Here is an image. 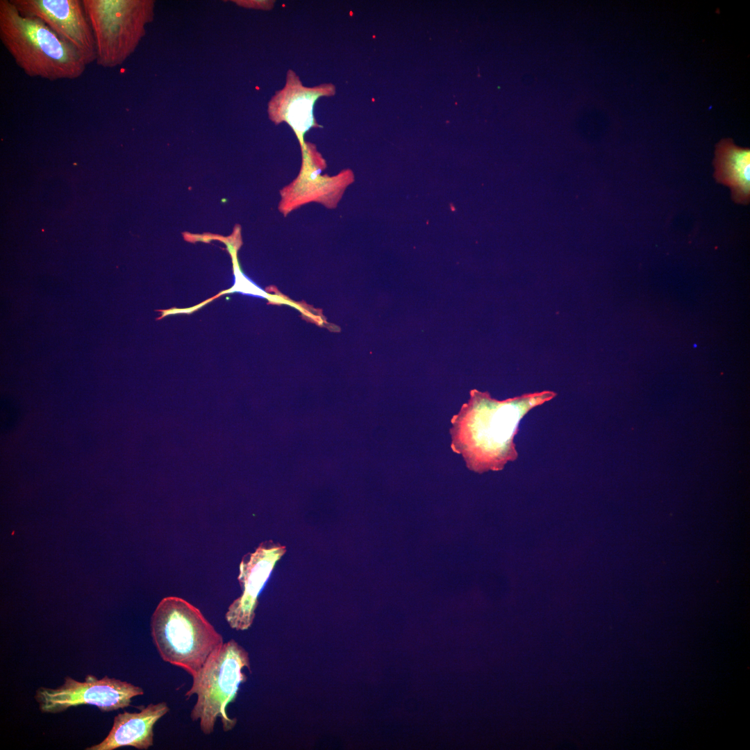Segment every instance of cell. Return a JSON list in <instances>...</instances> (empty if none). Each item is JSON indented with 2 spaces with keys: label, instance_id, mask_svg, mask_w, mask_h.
I'll return each instance as SVG.
<instances>
[{
  "label": "cell",
  "instance_id": "cell-1",
  "mask_svg": "<svg viewBox=\"0 0 750 750\" xmlns=\"http://www.w3.org/2000/svg\"><path fill=\"white\" fill-rule=\"evenodd\" d=\"M552 391L499 401L474 390L469 401L451 419V448L476 472L497 471L517 459L514 443L520 420L531 409L555 397Z\"/></svg>",
  "mask_w": 750,
  "mask_h": 750
},
{
  "label": "cell",
  "instance_id": "cell-2",
  "mask_svg": "<svg viewBox=\"0 0 750 750\" xmlns=\"http://www.w3.org/2000/svg\"><path fill=\"white\" fill-rule=\"evenodd\" d=\"M0 40L28 76L51 81L81 77L88 64L43 21L22 15L10 0H0Z\"/></svg>",
  "mask_w": 750,
  "mask_h": 750
},
{
  "label": "cell",
  "instance_id": "cell-3",
  "mask_svg": "<svg viewBox=\"0 0 750 750\" xmlns=\"http://www.w3.org/2000/svg\"><path fill=\"white\" fill-rule=\"evenodd\" d=\"M153 643L162 660L192 677L224 643L199 608L183 598L164 597L151 619Z\"/></svg>",
  "mask_w": 750,
  "mask_h": 750
},
{
  "label": "cell",
  "instance_id": "cell-4",
  "mask_svg": "<svg viewBox=\"0 0 750 750\" xmlns=\"http://www.w3.org/2000/svg\"><path fill=\"white\" fill-rule=\"evenodd\" d=\"M250 669L248 652L231 639L209 658L201 671L192 677L191 688L185 692L189 699L197 695L190 717L199 721L201 731L206 735L213 733L217 718H220L223 731H231L237 724L235 717H230L227 706L235 701L239 686L247 681L243 672Z\"/></svg>",
  "mask_w": 750,
  "mask_h": 750
},
{
  "label": "cell",
  "instance_id": "cell-5",
  "mask_svg": "<svg viewBox=\"0 0 750 750\" xmlns=\"http://www.w3.org/2000/svg\"><path fill=\"white\" fill-rule=\"evenodd\" d=\"M96 46V64L122 65L134 51L153 19L150 0H82Z\"/></svg>",
  "mask_w": 750,
  "mask_h": 750
},
{
  "label": "cell",
  "instance_id": "cell-6",
  "mask_svg": "<svg viewBox=\"0 0 750 750\" xmlns=\"http://www.w3.org/2000/svg\"><path fill=\"white\" fill-rule=\"evenodd\" d=\"M64 681L56 688L40 686L36 690L34 699L41 712L58 714L82 705L111 712L130 706L134 697L144 694L142 688L108 676L98 678L88 674L83 681L67 676Z\"/></svg>",
  "mask_w": 750,
  "mask_h": 750
},
{
  "label": "cell",
  "instance_id": "cell-7",
  "mask_svg": "<svg viewBox=\"0 0 750 750\" xmlns=\"http://www.w3.org/2000/svg\"><path fill=\"white\" fill-rule=\"evenodd\" d=\"M23 15L43 21L63 41L75 48L86 63L96 61L92 30L82 0H10Z\"/></svg>",
  "mask_w": 750,
  "mask_h": 750
},
{
  "label": "cell",
  "instance_id": "cell-8",
  "mask_svg": "<svg viewBox=\"0 0 750 750\" xmlns=\"http://www.w3.org/2000/svg\"><path fill=\"white\" fill-rule=\"evenodd\" d=\"M285 551L284 546L269 540L262 542L253 552L243 557L238 577L242 593L230 604L225 614L231 628L245 631L251 627L258 596Z\"/></svg>",
  "mask_w": 750,
  "mask_h": 750
},
{
  "label": "cell",
  "instance_id": "cell-9",
  "mask_svg": "<svg viewBox=\"0 0 750 750\" xmlns=\"http://www.w3.org/2000/svg\"><path fill=\"white\" fill-rule=\"evenodd\" d=\"M169 711L167 703L162 701L142 706L140 712H120L115 716L107 736L85 750H115L122 747L147 750L153 745L156 723Z\"/></svg>",
  "mask_w": 750,
  "mask_h": 750
},
{
  "label": "cell",
  "instance_id": "cell-10",
  "mask_svg": "<svg viewBox=\"0 0 750 750\" xmlns=\"http://www.w3.org/2000/svg\"><path fill=\"white\" fill-rule=\"evenodd\" d=\"M714 176L730 188L734 201L748 204L750 198V150L735 145L731 139L722 140L716 146Z\"/></svg>",
  "mask_w": 750,
  "mask_h": 750
},
{
  "label": "cell",
  "instance_id": "cell-11",
  "mask_svg": "<svg viewBox=\"0 0 750 750\" xmlns=\"http://www.w3.org/2000/svg\"><path fill=\"white\" fill-rule=\"evenodd\" d=\"M315 98V94L303 92L290 101V104L285 111V118L296 131L303 133L311 126L312 108Z\"/></svg>",
  "mask_w": 750,
  "mask_h": 750
},
{
  "label": "cell",
  "instance_id": "cell-12",
  "mask_svg": "<svg viewBox=\"0 0 750 750\" xmlns=\"http://www.w3.org/2000/svg\"><path fill=\"white\" fill-rule=\"evenodd\" d=\"M19 412L16 405H1V424L3 431H6L12 427L17 422Z\"/></svg>",
  "mask_w": 750,
  "mask_h": 750
}]
</instances>
